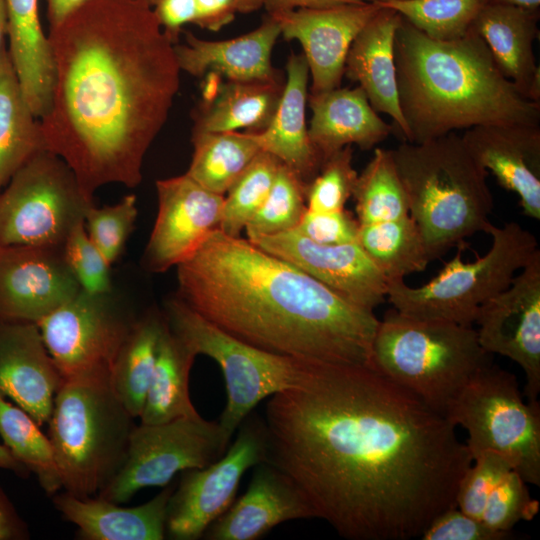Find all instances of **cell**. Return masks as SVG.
<instances>
[{"instance_id":"cell-43","label":"cell","mask_w":540,"mask_h":540,"mask_svg":"<svg viewBox=\"0 0 540 540\" xmlns=\"http://www.w3.org/2000/svg\"><path fill=\"white\" fill-rule=\"evenodd\" d=\"M526 484L515 470H509L489 494L480 520L501 533L512 532L520 521L532 520L539 502L531 497Z\"/></svg>"},{"instance_id":"cell-49","label":"cell","mask_w":540,"mask_h":540,"mask_svg":"<svg viewBox=\"0 0 540 540\" xmlns=\"http://www.w3.org/2000/svg\"><path fill=\"white\" fill-rule=\"evenodd\" d=\"M194 24L209 31H219L231 23L239 13L236 0H195Z\"/></svg>"},{"instance_id":"cell-13","label":"cell","mask_w":540,"mask_h":540,"mask_svg":"<svg viewBox=\"0 0 540 540\" xmlns=\"http://www.w3.org/2000/svg\"><path fill=\"white\" fill-rule=\"evenodd\" d=\"M138 316L113 291L89 294L81 290L36 324L63 379L110 377Z\"/></svg>"},{"instance_id":"cell-32","label":"cell","mask_w":540,"mask_h":540,"mask_svg":"<svg viewBox=\"0 0 540 540\" xmlns=\"http://www.w3.org/2000/svg\"><path fill=\"white\" fill-rule=\"evenodd\" d=\"M196 356L171 330L166 319L140 423L158 424L199 415L189 395L190 370Z\"/></svg>"},{"instance_id":"cell-31","label":"cell","mask_w":540,"mask_h":540,"mask_svg":"<svg viewBox=\"0 0 540 540\" xmlns=\"http://www.w3.org/2000/svg\"><path fill=\"white\" fill-rule=\"evenodd\" d=\"M45 149L40 121L23 94L5 47L0 53V190L30 158Z\"/></svg>"},{"instance_id":"cell-12","label":"cell","mask_w":540,"mask_h":540,"mask_svg":"<svg viewBox=\"0 0 540 540\" xmlns=\"http://www.w3.org/2000/svg\"><path fill=\"white\" fill-rule=\"evenodd\" d=\"M228 446L218 422L200 415L158 424L140 423L130 434L121 468L96 496L125 503L141 489L163 488L177 473L209 465Z\"/></svg>"},{"instance_id":"cell-35","label":"cell","mask_w":540,"mask_h":540,"mask_svg":"<svg viewBox=\"0 0 540 540\" xmlns=\"http://www.w3.org/2000/svg\"><path fill=\"white\" fill-rule=\"evenodd\" d=\"M358 243L388 282L424 271L432 260L419 228L410 215L360 225Z\"/></svg>"},{"instance_id":"cell-26","label":"cell","mask_w":540,"mask_h":540,"mask_svg":"<svg viewBox=\"0 0 540 540\" xmlns=\"http://www.w3.org/2000/svg\"><path fill=\"white\" fill-rule=\"evenodd\" d=\"M400 20L398 12L381 5L354 39L344 75L359 83L373 109L390 116L406 140L408 128L398 100L394 55L395 32Z\"/></svg>"},{"instance_id":"cell-50","label":"cell","mask_w":540,"mask_h":540,"mask_svg":"<svg viewBox=\"0 0 540 540\" xmlns=\"http://www.w3.org/2000/svg\"><path fill=\"white\" fill-rule=\"evenodd\" d=\"M29 536L27 524L0 487V540H25Z\"/></svg>"},{"instance_id":"cell-57","label":"cell","mask_w":540,"mask_h":540,"mask_svg":"<svg viewBox=\"0 0 540 540\" xmlns=\"http://www.w3.org/2000/svg\"><path fill=\"white\" fill-rule=\"evenodd\" d=\"M143 1L149 3L152 6L153 0H143Z\"/></svg>"},{"instance_id":"cell-23","label":"cell","mask_w":540,"mask_h":540,"mask_svg":"<svg viewBox=\"0 0 540 540\" xmlns=\"http://www.w3.org/2000/svg\"><path fill=\"white\" fill-rule=\"evenodd\" d=\"M281 31L269 15L254 30L227 40L210 41L186 32L185 43L174 44L181 71L195 77L207 73L225 80H269L280 77L271 55Z\"/></svg>"},{"instance_id":"cell-44","label":"cell","mask_w":540,"mask_h":540,"mask_svg":"<svg viewBox=\"0 0 540 540\" xmlns=\"http://www.w3.org/2000/svg\"><path fill=\"white\" fill-rule=\"evenodd\" d=\"M62 250L65 262L82 291L89 294L113 291L111 265L90 239L84 221L71 230Z\"/></svg>"},{"instance_id":"cell-21","label":"cell","mask_w":540,"mask_h":540,"mask_svg":"<svg viewBox=\"0 0 540 540\" xmlns=\"http://www.w3.org/2000/svg\"><path fill=\"white\" fill-rule=\"evenodd\" d=\"M475 160L519 197L526 216L540 219V125H481L462 135Z\"/></svg>"},{"instance_id":"cell-4","label":"cell","mask_w":540,"mask_h":540,"mask_svg":"<svg viewBox=\"0 0 540 540\" xmlns=\"http://www.w3.org/2000/svg\"><path fill=\"white\" fill-rule=\"evenodd\" d=\"M394 55L406 142L422 143L481 125H540V103L524 97L471 28L434 40L401 16Z\"/></svg>"},{"instance_id":"cell-42","label":"cell","mask_w":540,"mask_h":540,"mask_svg":"<svg viewBox=\"0 0 540 540\" xmlns=\"http://www.w3.org/2000/svg\"><path fill=\"white\" fill-rule=\"evenodd\" d=\"M357 177L353 166V149L348 145L328 157L317 175L306 184L307 210L326 212L345 209Z\"/></svg>"},{"instance_id":"cell-58","label":"cell","mask_w":540,"mask_h":540,"mask_svg":"<svg viewBox=\"0 0 540 540\" xmlns=\"http://www.w3.org/2000/svg\"><path fill=\"white\" fill-rule=\"evenodd\" d=\"M380 2H388V1H391V0H378Z\"/></svg>"},{"instance_id":"cell-54","label":"cell","mask_w":540,"mask_h":540,"mask_svg":"<svg viewBox=\"0 0 540 540\" xmlns=\"http://www.w3.org/2000/svg\"><path fill=\"white\" fill-rule=\"evenodd\" d=\"M485 3L515 5L527 9L540 10V0H484Z\"/></svg>"},{"instance_id":"cell-2","label":"cell","mask_w":540,"mask_h":540,"mask_svg":"<svg viewBox=\"0 0 540 540\" xmlns=\"http://www.w3.org/2000/svg\"><path fill=\"white\" fill-rule=\"evenodd\" d=\"M48 38L54 81L39 119L46 150L90 200L107 184L136 187L180 86L175 43L143 0H89Z\"/></svg>"},{"instance_id":"cell-56","label":"cell","mask_w":540,"mask_h":540,"mask_svg":"<svg viewBox=\"0 0 540 540\" xmlns=\"http://www.w3.org/2000/svg\"><path fill=\"white\" fill-rule=\"evenodd\" d=\"M239 13H251L263 7V0H236Z\"/></svg>"},{"instance_id":"cell-40","label":"cell","mask_w":540,"mask_h":540,"mask_svg":"<svg viewBox=\"0 0 540 540\" xmlns=\"http://www.w3.org/2000/svg\"><path fill=\"white\" fill-rule=\"evenodd\" d=\"M306 184L280 164L266 199L245 227L248 240L293 230L307 210Z\"/></svg>"},{"instance_id":"cell-19","label":"cell","mask_w":540,"mask_h":540,"mask_svg":"<svg viewBox=\"0 0 540 540\" xmlns=\"http://www.w3.org/2000/svg\"><path fill=\"white\" fill-rule=\"evenodd\" d=\"M80 292L62 247H0V320L37 323Z\"/></svg>"},{"instance_id":"cell-24","label":"cell","mask_w":540,"mask_h":540,"mask_svg":"<svg viewBox=\"0 0 540 540\" xmlns=\"http://www.w3.org/2000/svg\"><path fill=\"white\" fill-rule=\"evenodd\" d=\"M175 485L168 484L149 501L123 507L99 496L78 497L64 491L53 495V504L64 519L78 527L83 540H163L169 498Z\"/></svg>"},{"instance_id":"cell-51","label":"cell","mask_w":540,"mask_h":540,"mask_svg":"<svg viewBox=\"0 0 540 540\" xmlns=\"http://www.w3.org/2000/svg\"><path fill=\"white\" fill-rule=\"evenodd\" d=\"M376 0H263L268 15L300 8H324L342 4L372 2Z\"/></svg>"},{"instance_id":"cell-20","label":"cell","mask_w":540,"mask_h":540,"mask_svg":"<svg viewBox=\"0 0 540 540\" xmlns=\"http://www.w3.org/2000/svg\"><path fill=\"white\" fill-rule=\"evenodd\" d=\"M63 378L36 323L0 320V395L48 424Z\"/></svg>"},{"instance_id":"cell-6","label":"cell","mask_w":540,"mask_h":540,"mask_svg":"<svg viewBox=\"0 0 540 540\" xmlns=\"http://www.w3.org/2000/svg\"><path fill=\"white\" fill-rule=\"evenodd\" d=\"M491 363L472 326L411 317L394 308L379 320L372 344V367L442 415Z\"/></svg>"},{"instance_id":"cell-34","label":"cell","mask_w":540,"mask_h":540,"mask_svg":"<svg viewBox=\"0 0 540 540\" xmlns=\"http://www.w3.org/2000/svg\"><path fill=\"white\" fill-rule=\"evenodd\" d=\"M193 155L186 174L205 189L225 196L262 151L253 132L192 133Z\"/></svg>"},{"instance_id":"cell-15","label":"cell","mask_w":540,"mask_h":540,"mask_svg":"<svg viewBox=\"0 0 540 540\" xmlns=\"http://www.w3.org/2000/svg\"><path fill=\"white\" fill-rule=\"evenodd\" d=\"M475 329L481 347L516 362L525 374V395L538 403L540 392V251L511 284L478 310Z\"/></svg>"},{"instance_id":"cell-55","label":"cell","mask_w":540,"mask_h":540,"mask_svg":"<svg viewBox=\"0 0 540 540\" xmlns=\"http://www.w3.org/2000/svg\"><path fill=\"white\" fill-rule=\"evenodd\" d=\"M7 37V13L5 1L0 0V53L5 48V38Z\"/></svg>"},{"instance_id":"cell-25","label":"cell","mask_w":540,"mask_h":540,"mask_svg":"<svg viewBox=\"0 0 540 540\" xmlns=\"http://www.w3.org/2000/svg\"><path fill=\"white\" fill-rule=\"evenodd\" d=\"M540 10L485 3L471 29L485 42L501 73L527 99L540 103V68L533 43Z\"/></svg>"},{"instance_id":"cell-30","label":"cell","mask_w":540,"mask_h":540,"mask_svg":"<svg viewBox=\"0 0 540 540\" xmlns=\"http://www.w3.org/2000/svg\"><path fill=\"white\" fill-rule=\"evenodd\" d=\"M284 84L281 76L269 80L221 82L213 94L204 92V100L194 116L193 131L264 130L276 112Z\"/></svg>"},{"instance_id":"cell-3","label":"cell","mask_w":540,"mask_h":540,"mask_svg":"<svg viewBox=\"0 0 540 540\" xmlns=\"http://www.w3.org/2000/svg\"><path fill=\"white\" fill-rule=\"evenodd\" d=\"M176 268V296L229 335L275 354L372 366L373 311L248 239L218 228Z\"/></svg>"},{"instance_id":"cell-37","label":"cell","mask_w":540,"mask_h":540,"mask_svg":"<svg viewBox=\"0 0 540 540\" xmlns=\"http://www.w3.org/2000/svg\"><path fill=\"white\" fill-rule=\"evenodd\" d=\"M352 197L360 225L390 221L409 215V204L391 150L376 148L358 174Z\"/></svg>"},{"instance_id":"cell-10","label":"cell","mask_w":540,"mask_h":540,"mask_svg":"<svg viewBox=\"0 0 540 540\" xmlns=\"http://www.w3.org/2000/svg\"><path fill=\"white\" fill-rule=\"evenodd\" d=\"M468 433L474 459L502 455L527 484L540 486V405L525 402L516 377L492 363L478 370L444 415Z\"/></svg>"},{"instance_id":"cell-9","label":"cell","mask_w":540,"mask_h":540,"mask_svg":"<svg viewBox=\"0 0 540 540\" xmlns=\"http://www.w3.org/2000/svg\"><path fill=\"white\" fill-rule=\"evenodd\" d=\"M163 311L171 330L196 355L216 361L223 372L227 403L217 422L228 445L254 408L296 386L311 361L249 345L209 322L177 296L165 302Z\"/></svg>"},{"instance_id":"cell-28","label":"cell","mask_w":540,"mask_h":540,"mask_svg":"<svg viewBox=\"0 0 540 540\" xmlns=\"http://www.w3.org/2000/svg\"><path fill=\"white\" fill-rule=\"evenodd\" d=\"M308 103L312 111L308 133L322 162L348 145L369 150L392 131L360 86L309 93Z\"/></svg>"},{"instance_id":"cell-8","label":"cell","mask_w":540,"mask_h":540,"mask_svg":"<svg viewBox=\"0 0 540 540\" xmlns=\"http://www.w3.org/2000/svg\"><path fill=\"white\" fill-rule=\"evenodd\" d=\"M486 233L492 245L484 256L464 262L466 243H461L457 254L427 283L410 287L404 279L389 282L387 300L411 317L472 326L479 308L506 289L539 250L535 236L516 222L491 224Z\"/></svg>"},{"instance_id":"cell-29","label":"cell","mask_w":540,"mask_h":540,"mask_svg":"<svg viewBox=\"0 0 540 540\" xmlns=\"http://www.w3.org/2000/svg\"><path fill=\"white\" fill-rule=\"evenodd\" d=\"M8 52L23 94L40 119L47 111L54 81V63L48 35L40 21L38 0H4Z\"/></svg>"},{"instance_id":"cell-18","label":"cell","mask_w":540,"mask_h":540,"mask_svg":"<svg viewBox=\"0 0 540 540\" xmlns=\"http://www.w3.org/2000/svg\"><path fill=\"white\" fill-rule=\"evenodd\" d=\"M378 0L324 8H300L271 16L281 36L303 48L315 94L340 87L349 49L362 28L379 11Z\"/></svg>"},{"instance_id":"cell-36","label":"cell","mask_w":540,"mask_h":540,"mask_svg":"<svg viewBox=\"0 0 540 540\" xmlns=\"http://www.w3.org/2000/svg\"><path fill=\"white\" fill-rule=\"evenodd\" d=\"M38 423L22 408L0 395V437L3 445L28 472H32L48 495L62 487L53 445Z\"/></svg>"},{"instance_id":"cell-52","label":"cell","mask_w":540,"mask_h":540,"mask_svg":"<svg viewBox=\"0 0 540 540\" xmlns=\"http://www.w3.org/2000/svg\"><path fill=\"white\" fill-rule=\"evenodd\" d=\"M87 1L89 0H47V14L50 27L63 22Z\"/></svg>"},{"instance_id":"cell-1","label":"cell","mask_w":540,"mask_h":540,"mask_svg":"<svg viewBox=\"0 0 540 540\" xmlns=\"http://www.w3.org/2000/svg\"><path fill=\"white\" fill-rule=\"evenodd\" d=\"M264 421L267 462L349 540L421 537L473 461L444 415L368 365L311 360Z\"/></svg>"},{"instance_id":"cell-48","label":"cell","mask_w":540,"mask_h":540,"mask_svg":"<svg viewBox=\"0 0 540 540\" xmlns=\"http://www.w3.org/2000/svg\"><path fill=\"white\" fill-rule=\"evenodd\" d=\"M153 11L165 33L176 43L181 28L195 22V0H153Z\"/></svg>"},{"instance_id":"cell-17","label":"cell","mask_w":540,"mask_h":540,"mask_svg":"<svg viewBox=\"0 0 540 540\" xmlns=\"http://www.w3.org/2000/svg\"><path fill=\"white\" fill-rule=\"evenodd\" d=\"M249 241L357 306L373 311L387 298L388 280L358 241L319 244L293 230Z\"/></svg>"},{"instance_id":"cell-33","label":"cell","mask_w":540,"mask_h":540,"mask_svg":"<svg viewBox=\"0 0 540 540\" xmlns=\"http://www.w3.org/2000/svg\"><path fill=\"white\" fill-rule=\"evenodd\" d=\"M165 321L163 310L139 314L110 372L113 390L133 418L143 410Z\"/></svg>"},{"instance_id":"cell-47","label":"cell","mask_w":540,"mask_h":540,"mask_svg":"<svg viewBox=\"0 0 540 540\" xmlns=\"http://www.w3.org/2000/svg\"><path fill=\"white\" fill-rule=\"evenodd\" d=\"M512 532L501 533L488 528L480 519L469 516L457 507L439 514L424 530L423 540H506Z\"/></svg>"},{"instance_id":"cell-27","label":"cell","mask_w":540,"mask_h":540,"mask_svg":"<svg viewBox=\"0 0 540 540\" xmlns=\"http://www.w3.org/2000/svg\"><path fill=\"white\" fill-rule=\"evenodd\" d=\"M309 76L303 53L291 54L276 112L264 130L253 132L261 150L276 157L305 184L317 175L323 163L310 140L306 123Z\"/></svg>"},{"instance_id":"cell-16","label":"cell","mask_w":540,"mask_h":540,"mask_svg":"<svg viewBox=\"0 0 540 540\" xmlns=\"http://www.w3.org/2000/svg\"><path fill=\"white\" fill-rule=\"evenodd\" d=\"M158 211L143 264L165 272L190 258L219 228L224 196L183 175L156 181Z\"/></svg>"},{"instance_id":"cell-5","label":"cell","mask_w":540,"mask_h":540,"mask_svg":"<svg viewBox=\"0 0 540 540\" xmlns=\"http://www.w3.org/2000/svg\"><path fill=\"white\" fill-rule=\"evenodd\" d=\"M409 204L433 259L487 232L493 197L488 172L475 160L462 136L451 132L422 143L390 149Z\"/></svg>"},{"instance_id":"cell-14","label":"cell","mask_w":540,"mask_h":540,"mask_svg":"<svg viewBox=\"0 0 540 540\" xmlns=\"http://www.w3.org/2000/svg\"><path fill=\"white\" fill-rule=\"evenodd\" d=\"M237 431L234 442L217 460L182 472L168 501V538H202L208 527L235 501L243 474L267 461L268 435L264 418L252 412Z\"/></svg>"},{"instance_id":"cell-41","label":"cell","mask_w":540,"mask_h":540,"mask_svg":"<svg viewBox=\"0 0 540 540\" xmlns=\"http://www.w3.org/2000/svg\"><path fill=\"white\" fill-rule=\"evenodd\" d=\"M137 215V199L134 194L124 196L113 205L97 207L92 204L86 211V231L110 265L122 255Z\"/></svg>"},{"instance_id":"cell-22","label":"cell","mask_w":540,"mask_h":540,"mask_svg":"<svg viewBox=\"0 0 540 540\" xmlns=\"http://www.w3.org/2000/svg\"><path fill=\"white\" fill-rule=\"evenodd\" d=\"M315 514L296 485L269 462L255 466L247 491L216 519L208 540H257L275 526Z\"/></svg>"},{"instance_id":"cell-11","label":"cell","mask_w":540,"mask_h":540,"mask_svg":"<svg viewBox=\"0 0 540 540\" xmlns=\"http://www.w3.org/2000/svg\"><path fill=\"white\" fill-rule=\"evenodd\" d=\"M92 204L70 167L42 150L0 190V247H62Z\"/></svg>"},{"instance_id":"cell-38","label":"cell","mask_w":540,"mask_h":540,"mask_svg":"<svg viewBox=\"0 0 540 540\" xmlns=\"http://www.w3.org/2000/svg\"><path fill=\"white\" fill-rule=\"evenodd\" d=\"M380 2V1H379ZM434 40L452 41L470 30L484 0H391L380 2Z\"/></svg>"},{"instance_id":"cell-7","label":"cell","mask_w":540,"mask_h":540,"mask_svg":"<svg viewBox=\"0 0 540 540\" xmlns=\"http://www.w3.org/2000/svg\"><path fill=\"white\" fill-rule=\"evenodd\" d=\"M110 377L63 379L48 422L64 491L92 497L121 468L135 426Z\"/></svg>"},{"instance_id":"cell-39","label":"cell","mask_w":540,"mask_h":540,"mask_svg":"<svg viewBox=\"0 0 540 540\" xmlns=\"http://www.w3.org/2000/svg\"><path fill=\"white\" fill-rule=\"evenodd\" d=\"M280 164L265 151L257 154L226 192L219 230L228 236H240L269 194Z\"/></svg>"},{"instance_id":"cell-53","label":"cell","mask_w":540,"mask_h":540,"mask_svg":"<svg viewBox=\"0 0 540 540\" xmlns=\"http://www.w3.org/2000/svg\"><path fill=\"white\" fill-rule=\"evenodd\" d=\"M0 469L10 470L20 476L29 474L28 470L2 444H0Z\"/></svg>"},{"instance_id":"cell-46","label":"cell","mask_w":540,"mask_h":540,"mask_svg":"<svg viewBox=\"0 0 540 540\" xmlns=\"http://www.w3.org/2000/svg\"><path fill=\"white\" fill-rule=\"evenodd\" d=\"M360 224L349 211L306 210L293 229L296 233L319 244L334 245L358 241Z\"/></svg>"},{"instance_id":"cell-45","label":"cell","mask_w":540,"mask_h":540,"mask_svg":"<svg viewBox=\"0 0 540 540\" xmlns=\"http://www.w3.org/2000/svg\"><path fill=\"white\" fill-rule=\"evenodd\" d=\"M511 469L509 461L496 452L486 451L477 455L458 484L456 507L469 516L481 519L489 494Z\"/></svg>"}]
</instances>
